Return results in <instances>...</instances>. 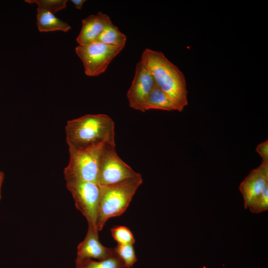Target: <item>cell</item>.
<instances>
[{
	"instance_id": "cell-6",
	"label": "cell",
	"mask_w": 268,
	"mask_h": 268,
	"mask_svg": "<svg viewBox=\"0 0 268 268\" xmlns=\"http://www.w3.org/2000/svg\"><path fill=\"white\" fill-rule=\"evenodd\" d=\"M65 178L66 187L73 197L76 207L85 216L88 226L97 231L96 221L100 197V186L96 183L75 178Z\"/></svg>"
},
{
	"instance_id": "cell-10",
	"label": "cell",
	"mask_w": 268,
	"mask_h": 268,
	"mask_svg": "<svg viewBox=\"0 0 268 268\" xmlns=\"http://www.w3.org/2000/svg\"><path fill=\"white\" fill-rule=\"evenodd\" d=\"M114 249L106 247L99 240L98 232L88 226L84 240L77 247V259H105L114 254Z\"/></svg>"
},
{
	"instance_id": "cell-15",
	"label": "cell",
	"mask_w": 268,
	"mask_h": 268,
	"mask_svg": "<svg viewBox=\"0 0 268 268\" xmlns=\"http://www.w3.org/2000/svg\"><path fill=\"white\" fill-rule=\"evenodd\" d=\"M127 37L113 23L108 25L99 37L97 41L105 45L123 49Z\"/></svg>"
},
{
	"instance_id": "cell-17",
	"label": "cell",
	"mask_w": 268,
	"mask_h": 268,
	"mask_svg": "<svg viewBox=\"0 0 268 268\" xmlns=\"http://www.w3.org/2000/svg\"><path fill=\"white\" fill-rule=\"evenodd\" d=\"M111 232L113 239L118 244H131L135 243V239L132 231L124 226H117L111 229Z\"/></svg>"
},
{
	"instance_id": "cell-20",
	"label": "cell",
	"mask_w": 268,
	"mask_h": 268,
	"mask_svg": "<svg viewBox=\"0 0 268 268\" xmlns=\"http://www.w3.org/2000/svg\"><path fill=\"white\" fill-rule=\"evenodd\" d=\"M71 1L74 5L75 7L78 9H81L85 0H71Z\"/></svg>"
},
{
	"instance_id": "cell-8",
	"label": "cell",
	"mask_w": 268,
	"mask_h": 268,
	"mask_svg": "<svg viewBox=\"0 0 268 268\" xmlns=\"http://www.w3.org/2000/svg\"><path fill=\"white\" fill-rule=\"evenodd\" d=\"M139 175L120 157L115 145L108 143L104 145L98 178L100 186L115 184Z\"/></svg>"
},
{
	"instance_id": "cell-21",
	"label": "cell",
	"mask_w": 268,
	"mask_h": 268,
	"mask_svg": "<svg viewBox=\"0 0 268 268\" xmlns=\"http://www.w3.org/2000/svg\"><path fill=\"white\" fill-rule=\"evenodd\" d=\"M4 174L1 171H0V198H1V188L3 180Z\"/></svg>"
},
{
	"instance_id": "cell-9",
	"label": "cell",
	"mask_w": 268,
	"mask_h": 268,
	"mask_svg": "<svg viewBox=\"0 0 268 268\" xmlns=\"http://www.w3.org/2000/svg\"><path fill=\"white\" fill-rule=\"evenodd\" d=\"M155 84L148 68L140 61L136 65L131 86L127 93L130 107L145 112V103Z\"/></svg>"
},
{
	"instance_id": "cell-22",
	"label": "cell",
	"mask_w": 268,
	"mask_h": 268,
	"mask_svg": "<svg viewBox=\"0 0 268 268\" xmlns=\"http://www.w3.org/2000/svg\"></svg>"
},
{
	"instance_id": "cell-2",
	"label": "cell",
	"mask_w": 268,
	"mask_h": 268,
	"mask_svg": "<svg viewBox=\"0 0 268 268\" xmlns=\"http://www.w3.org/2000/svg\"><path fill=\"white\" fill-rule=\"evenodd\" d=\"M140 61L148 68L156 84L170 96L182 111L188 105V92L183 72L161 52L145 49Z\"/></svg>"
},
{
	"instance_id": "cell-7",
	"label": "cell",
	"mask_w": 268,
	"mask_h": 268,
	"mask_svg": "<svg viewBox=\"0 0 268 268\" xmlns=\"http://www.w3.org/2000/svg\"><path fill=\"white\" fill-rule=\"evenodd\" d=\"M122 50L98 41L78 45L75 49L82 61L85 74L90 77L97 76L104 72L111 61Z\"/></svg>"
},
{
	"instance_id": "cell-13",
	"label": "cell",
	"mask_w": 268,
	"mask_h": 268,
	"mask_svg": "<svg viewBox=\"0 0 268 268\" xmlns=\"http://www.w3.org/2000/svg\"><path fill=\"white\" fill-rule=\"evenodd\" d=\"M151 109L178 111L180 108L174 101L156 84L149 94L144 104V110Z\"/></svg>"
},
{
	"instance_id": "cell-1",
	"label": "cell",
	"mask_w": 268,
	"mask_h": 268,
	"mask_svg": "<svg viewBox=\"0 0 268 268\" xmlns=\"http://www.w3.org/2000/svg\"><path fill=\"white\" fill-rule=\"evenodd\" d=\"M65 131L68 146L76 149L102 143L115 145V123L106 114H87L69 120Z\"/></svg>"
},
{
	"instance_id": "cell-4",
	"label": "cell",
	"mask_w": 268,
	"mask_h": 268,
	"mask_svg": "<svg viewBox=\"0 0 268 268\" xmlns=\"http://www.w3.org/2000/svg\"><path fill=\"white\" fill-rule=\"evenodd\" d=\"M102 143L82 149L68 146L69 159L65 178L72 177L98 184L99 167L104 145Z\"/></svg>"
},
{
	"instance_id": "cell-16",
	"label": "cell",
	"mask_w": 268,
	"mask_h": 268,
	"mask_svg": "<svg viewBox=\"0 0 268 268\" xmlns=\"http://www.w3.org/2000/svg\"><path fill=\"white\" fill-rule=\"evenodd\" d=\"M115 252L124 263L125 268H131L137 261L133 245L117 244L114 249Z\"/></svg>"
},
{
	"instance_id": "cell-3",
	"label": "cell",
	"mask_w": 268,
	"mask_h": 268,
	"mask_svg": "<svg viewBox=\"0 0 268 268\" xmlns=\"http://www.w3.org/2000/svg\"><path fill=\"white\" fill-rule=\"evenodd\" d=\"M142 182L140 175L115 184L100 186L96 221L98 232L102 230L109 219L124 213Z\"/></svg>"
},
{
	"instance_id": "cell-18",
	"label": "cell",
	"mask_w": 268,
	"mask_h": 268,
	"mask_svg": "<svg viewBox=\"0 0 268 268\" xmlns=\"http://www.w3.org/2000/svg\"><path fill=\"white\" fill-rule=\"evenodd\" d=\"M26 2L36 3L38 7L46 9L55 14L65 8L67 0H26Z\"/></svg>"
},
{
	"instance_id": "cell-11",
	"label": "cell",
	"mask_w": 268,
	"mask_h": 268,
	"mask_svg": "<svg viewBox=\"0 0 268 268\" xmlns=\"http://www.w3.org/2000/svg\"><path fill=\"white\" fill-rule=\"evenodd\" d=\"M112 23L106 14L98 12L91 14L82 20V26L76 41L79 45H85L97 42L103 30Z\"/></svg>"
},
{
	"instance_id": "cell-19",
	"label": "cell",
	"mask_w": 268,
	"mask_h": 268,
	"mask_svg": "<svg viewBox=\"0 0 268 268\" xmlns=\"http://www.w3.org/2000/svg\"><path fill=\"white\" fill-rule=\"evenodd\" d=\"M256 150L262 157V161L268 162V141L267 140L259 144Z\"/></svg>"
},
{
	"instance_id": "cell-12",
	"label": "cell",
	"mask_w": 268,
	"mask_h": 268,
	"mask_svg": "<svg viewBox=\"0 0 268 268\" xmlns=\"http://www.w3.org/2000/svg\"><path fill=\"white\" fill-rule=\"evenodd\" d=\"M37 12V25L40 32L61 31L67 32L71 28L67 22L46 9L38 7Z\"/></svg>"
},
{
	"instance_id": "cell-14",
	"label": "cell",
	"mask_w": 268,
	"mask_h": 268,
	"mask_svg": "<svg viewBox=\"0 0 268 268\" xmlns=\"http://www.w3.org/2000/svg\"><path fill=\"white\" fill-rule=\"evenodd\" d=\"M75 262L76 268H125L124 263L115 252L112 256L98 261L76 258Z\"/></svg>"
},
{
	"instance_id": "cell-5",
	"label": "cell",
	"mask_w": 268,
	"mask_h": 268,
	"mask_svg": "<svg viewBox=\"0 0 268 268\" xmlns=\"http://www.w3.org/2000/svg\"><path fill=\"white\" fill-rule=\"evenodd\" d=\"M244 201V207L254 213L268 209V162L262 161L252 170L239 186Z\"/></svg>"
}]
</instances>
